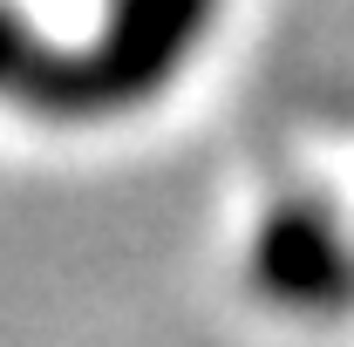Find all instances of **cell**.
<instances>
[{
  "label": "cell",
  "instance_id": "1",
  "mask_svg": "<svg viewBox=\"0 0 354 347\" xmlns=\"http://www.w3.org/2000/svg\"><path fill=\"white\" fill-rule=\"evenodd\" d=\"M218 0H109V28L88 48H48L0 0V95L48 123H95L150 102L212 35Z\"/></svg>",
  "mask_w": 354,
  "mask_h": 347
}]
</instances>
